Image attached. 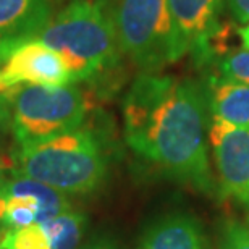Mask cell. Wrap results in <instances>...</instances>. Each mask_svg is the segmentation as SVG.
<instances>
[{
    "instance_id": "cell-1",
    "label": "cell",
    "mask_w": 249,
    "mask_h": 249,
    "mask_svg": "<svg viewBox=\"0 0 249 249\" xmlns=\"http://www.w3.org/2000/svg\"><path fill=\"white\" fill-rule=\"evenodd\" d=\"M206 102L189 79L141 73L123 101V124L126 144L139 157L167 177L212 193Z\"/></svg>"
},
{
    "instance_id": "cell-2",
    "label": "cell",
    "mask_w": 249,
    "mask_h": 249,
    "mask_svg": "<svg viewBox=\"0 0 249 249\" xmlns=\"http://www.w3.org/2000/svg\"><path fill=\"white\" fill-rule=\"evenodd\" d=\"M34 39L63 58L73 83L89 81L115 68L122 58L106 0H71Z\"/></svg>"
},
{
    "instance_id": "cell-3",
    "label": "cell",
    "mask_w": 249,
    "mask_h": 249,
    "mask_svg": "<svg viewBox=\"0 0 249 249\" xmlns=\"http://www.w3.org/2000/svg\"><path fill=\"white\" fill-rule=\"evenodd\" d=\"M10 167L67 196L96 191L107 172L97 138L81 128L15 149Z\"/></svg>"
},
{
    "instance_id": "cell-4",
    "label": "cell",
    "mask_w": 249,
    "mask_h": 249,
    "mask_svg": "<svg viewBox=\"0 0 249 249\" xmlns=\"http://www.w3.org/2000/svg\"><path fill=\"white\" fill-rule=\"evenodd\" d=\"M10 108V129L18 147L31 146L81 128L86 96L74 84H23L2 92Z\"/></svg>"
},
{
    "instance_id": "cell-5",
    "label": "cell",
    "mask_w": 249,
    "mask_h": 249,
    "mask_svg": "<svg viewBox=\"0 0 249 249\" xmlns=\"http://www.w3.org/2000/svg\"><path fill=\"white\" fill-rule=\"evenodd\" d=\"M124 53L142 73H156L185 53L167 0H106Z\"/></svg>"
},
{
    "instance_id": "cell-6",
    "label": "cell",
    "mask_w": 249,
    "mask_h": 249,
    "mask_svg": "<svg viewBox=\"0 0 249 249\" xmlns=\"http://www.w3.org/2000/svg\"><path fill=\"white\" fill-rule=\"evenodd\" d=\"M68 211L71 201L67 194L12 167H0V230L41 223Z\"/></svg>"
},
{
    "instance_id": "cell-7",
    "label": "cell",
    "mask_w": 249,
    "mask_h": 249,
    "mask_svg": "<svg viewBox=\"0 0 249 249\" xmlns=\"http://www.w3.org/2000/svg\"><path fill=\"white\" fill-rule=\"evenodd\" d=\"M23 84L65 86L74 83L67 63L53 49L39 39H29L13 47L0 62V94Z\"/></svg>"
},
{
    "instance_id": "cell-8",
    "label": "cell",
    "mask_w": 249,
    "mask_h": 249,
    "mask_svg": "<svg viewBox=\"0 0 249 249\" xmlns=\"http://www.w3.org/2000/svg\"><path fill=\"white\" fill-rule=\"evenodd\" d=\"M209 141L222 193L249 211V128L233 126L212 118Z\"/></svg>"
},
{
    "instance_id": "cell-9",
    "label": "cell",
    "mask_w": 249,
    "mask_h": 249,
    "mask_svg": "<svg viewBox=\"0 0 249 249\" xmlns=\"http://www.w3.org/2000/svg\"><path fill=\"white\" fill-rule=\"evenodd\" d=\"M86 228V213L71 209L41 223L0 230V249H78Z\"/></svg>"
},
{
    "instance_id": "cell-10",
    "label": "cell",
    "mask_w": 249,
    "mask_h": 249,
    "mask_svg": "<svg viewBox=\"0 0 249 249\" xmlns=\"http://www.w3.org/2000/svg\"><path fill=\"white\" fill-rule=\"evenodd\" d=\"M183 53L209 58L211 44L220 33L223 0H167Z\"/></svg>"
},
{
    "instance_id": "cell-11",
    "label": "cell",
    "mask_w": 249,
    "mask_h": 249,
    "mask_svg": "<svg viewBox=\"0 0 249 249\" xmlns=\"http://www.w3.org/2000/svg\"><path fill=\"white\" fill-rule=\"evenodd\" d=\"M65 0H0V62L29 39H34L63 7Z\"/></svg>"
},
{
    "instance_id": "cell-12",
    "label": "cell",
    "mask_w": 249,
    "mask_h": 249,
    "mask_svg": "<svg viewBox=\"0 0 249 249\" xmlns=\"http://www.w3.org/2000/svg\"><path fill=\"white\" fill-rule=\"evenodd\" d=\"M138 249H207L202 228L185 212L167 213L152 222L138 243Z\"/></svg>"
},
{
    "instance_id": "cell-13",
    "label": "cell",
    "mask_w": 249,
    "mask_h": 249,
    "mask_svg": "<svg viewBox=\"0 0 249 249\" xmlns=\"http://www.w3.org/2000/svg\"><path fill=\"white\" fill-rule=\"evenodd\" d=\"M207 102L212 118L249 128V86L225 78H212Z\"/></svg>"
},
{
    "instance_id": "cell-14",
    "label": "cell",
    "mask_w": 249,
    "mask_h": 249,
    "mask_svg": "<svg viewBox=\"0 0 249 249\" xmlns=\"http://www.w3.org/2000/svg\"><path fill=\"white\" fill-rule=\"evenodd\" d=\"M222 78L249 86V51H231L218 62Z\"/></svg>"
},
{
    "instance_id": "cell-15",
    "label": "cell",
    "mask_w": 249,
    "mask_h": 249,
    "mask_svg": "<svg viewBox=\"0 0 249 249\" xmlns=\"http://www.w3.org/2000/svg\"><path fill=\"white\" fill-rule=\"evenodd\" d=\"M220 249H249V228L238 220L223 222Z\"/></svg>"
},
{
    "instance_id": "cell-16",
    "label": "cell",
    "mask_w": 249,
    "mask_h": 249,
    "mask_svg": "<svg viewBox=\"0 0 249 249\" xmlns=\"http://www.w3.org/2000/svg\"><path fill=\"white\" fill-rule=\"evenodd\" d=\"M231 15L238 21L246 24L249 23V0H227Z\"/></svg>"
},
{
    "instance_id": "cell-17",
    "label": "cell",
    "mask_w": 249,
    "mask_h": 249,
    "mask_svg": "<svg viewBox=\"0 0 249 249\" xmlns=\"http://www.w3.org/2000/svg\"><path fill=\"white\" fill-rule=\"evenodd\" d=\"M8 128H10V108L7 99L3 97V94H0V141L3 139Z\"/></svg>"
},
{
    "instance_id": "cell-18",
    "label": "cell",
    "mask_w": 249,
    "mask_h": 249,
    "mask_svg": "<svg viewBox=\"0 0 249 249\" xmlns=\"http://www.w3.org/2000/svg\"><path fill=\"white\" fill-rule=\"evenodd\" d=\"M78 249H118V248L110 240H107V238H96V240L79 246Z\"/></svg>"
},
{
    "instance_id": "cell-19",
    "label": "cell",
    "mask_w": 249,
    "mask_h": 249,
    "mask_svg": "<svg viewBox=\"0 0 249 249\" xmlns=\"http://www.w3.org/2000/svg\"><path fill=\"white\" fill-rule=\"evenodd\" d=\"M238 34H240L243 47H245L246 51H249V23H246L245 26L238 29Z\"/></svg>"
}]
</instances>
